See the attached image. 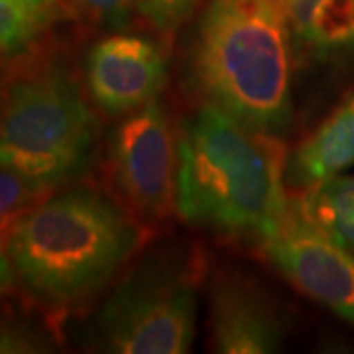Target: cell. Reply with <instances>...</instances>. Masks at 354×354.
Instances as JSON below:
<instances>
[{"instance_id":"obj_1","label":"cell","mask_w":354,"mask_h":354,"mask_svg":"<svg viewBox=\"0 0 354 354\" xmlns=\"http://www.w3.org/2000/svg\"><path fill=\"white\" fill-rule=\"evenodd\" d=\"M286 148L211 102L179 128L177 215L232 241L272 239L290 218Z\"/></svg>"},{"instance_id":"obj_2","label":"cell","mask_w":354,"mask_h":354,"mask_svg":"<svg viewBox=\"0 0 354 354\" xmlns=\"http://www.w3.org/2000/svg\"><path fill=\"white\" fill-rule=\"evenodd\" d=\"M146 228L88 187L50 193L2 236L14 279L39 305L67 309L104 288L144 244Z\"/></svg>"},{"instance_id":"obj_3","label":"cell","mask_w":354,"mask_h":354,"mask_svg":"<svg viewBox=\"0 0 354 354\" xmlns=\"http://www.w3.org/2000/svg\"><path fill=\"white\" fill-rule=\"evenodd\" d=\"M293 46L281 0H209L187 53L191 85L205 102L279 136L293 116Z\"/></svg>"},{"instance_id":"obj_4","label":"cell","mask_w":354,"mask_h":354,"mask_svg":"<svg viewBox=\"0 0 354 354\" xmlns=\"http://www.w3.org/2000/svg\"><path fill=\"white\" fill-rule=\"evenodd\" d=\"M99 120L59 64L18 69L0 95V167L53 191L85 176Z\"/></svg>"},{"instance_id":"obj_5","label":"cell","mask_w":354,"mask_h":354,"mask_svg":"<svg viewBox=\"0 0 354 354\" xmlns=\"http://www.w3.org/2000/svg\"><path fill=\"white\" fill-rule=\"evenodd\" d=\"M203 266L195 254L164 250L132 266L97 313V335L114 354H183L197 333Z\"/></svg>"},{"instance_id":"obj_6","label":"cell","mask_w":354,"mask_h":354,"mask_svg":"<svg viewBox=\"0 0 354 354\" xmlns=\"http://www.w3.org/2000/svg\"><path fill=\"white\" fill-rule=\"evenodd\" d=\"M109 165L120 201L142 225L177 213L179 134L158 99L122 116L111 138Z\"/></svg>"},{"instance_id":"obj_7","label":"cell","mask_w":354,"mask_h":354,"mask_svg":"<svg viewBox=\"0 0 354 354\" xmlns=\"http://www.w3.org/2000/svg\"><path fill=\"white\" fill-rule=\"evenodd\" d=\"M169 77L164 48L152 38L118 32L95 41L85 57L91 102L109 118H122L158 99Z\"/></svg>"},{"instance_id":"obj_8","label":"cell","mask_w":354,"mask_h":354,"mask_svg":"<svg viewBox=\"0 0 354 354\" xmlns=\"http://www.w3.org/2000/svg\"><path fill=\"white\" fill-rule=\"evenodd\" d=\"M260 252L293 288L354 325V254L291 213Z\"/></svg>"},{"instance_id":"obj_9","label":"cell","mask_w":354,"mask_h":354,"mask_svg":"<svg viewBox=\"0 0 354 354\" xmlns=\"http://www.w3.org/2000/svg\"><path fill=\"white\" fill-rule=\"evenodd\" d=\"M288 313L256 279L221 272L209 290L213 351L225 354L278 353L288 333Z\"/></svg>"},{"instance_id":"obj_10","label":"cell","mask_w":354,"mask_h":354,"mask_svg":"<svg viewBox=\"0 0 354 354\" xmlns=\"http://www.w3.org/2000/svg\"><path fill=\"white\" fill-rule=\"evenodd\" d=\"M351 165H354V95L341 102L291 153L286 176L297 189H307L341 176Z\"/></svg>"},{"instance_id":"obj_11","label":"cell","mask_w":354,"mask_h":354,"mask_svg":"<svg viewBox=\"0 0 354 354\" xmlns=\"http://www.w3.org/2000/svg\"><path fill=\"white\" fill-rule=\"evenodd\" d=\"M295 46L315 55L354 48V0H281Z\"/></svg>"},{"instance_id":"obj_12","label":"cell","mask_w":354,"mask_h":354,"mask_svg":"<svg viewBox=\"0 0 354 354\" xmlns=\"http://www.w3.org/2000/svg\"><path fill=\"white\" fill-rule=\"evenodd\" d=\"M290 213L354 254V176H335L301 189Z\"/></svg>"},{"instance_id":"obj_13","label":"cell","mask_w":354,"mask_h":354,"mask_svg":"<svg viewBox=\"0 0 354 354\" xmlns=\"http://www.w3.org/2000/svg\"><path fill=\"white\" fill-rule=\"evenodd\" d=\"M53 8L26 0H0V59L28 50L50 22Z\"/></svg>"},{"instance_id":"obj_14","label":"cell","mask_w":354,"mask_h":354,"mask_svg":"<svg viewBox=\"0 0 354 354\" xmlns=\"http://www.w3.org/2000/svg\"><path fill=\"white\" fill-rule=\"evenodd\" d=\"M53 191L44 189L41 185L14 174L6 167H0V236L12 225L18 216L32 205L41 201Z\"/></svg>"},{"instance_id":"obj_15","label":"cell","mask_w":354,"mask_h":354,"mask_svg":"<svg viewBox=\"0 0 354 354\" xmlns=\"http://www.w3.org/2000/svg\"><path fill=\"white\" fill-rule=\"evenodd\" d=\"M199 4L201 0H134L136 12L162 36H176Z\"/></svg>"},{"instance_id":"obj_16","label":"cell","mask_w":354,"mask_h":354,"mask_svg":"<svg viewBox=\"0 0 354 354\" xmlns=\"http://www.w3.org/2000/svg\"><path fill=\"white\" fill-rule=\"evenodd\" d=\"M69 2L95 24L109 26L114 30L127 28L134 8V0H69Z\"/></svg>"},{"instance_id":"obj_17","label":"cell","mask_w":354,"mask_h":354,"mask_svg":"<svg viewBox=\"0 0 354 354\" xmlns=\"http://www.w3.org/2000/svg\"><path fill=\"white\" fill-rule=\"evenodd\" d=\"M48 342L24 325H0V353H38Z\"/></svg>"},{"instance_id":"obj_18","label":"cell","mask_w":354,"mask_h":354,"mask_svg":"<svg viewBox=\"0 0 354 354\" xmlns=\"http://www.w3.org/2000/svg\"><path fill=\"white\" fill-rule=\"evenodd\" d=\"M14 281H16V279H14L12 264H10L8 256H6L2 244H0V297L10 290V286H12Z\"/></svg>"},{"instance_id":"obj_19","label":"cell","mask_w":354,"mask_h":354,"mask_svg":"<svg viewBox=\"0 0 354 354\" xmlns=\"http://www.w3.org/2000/svg\"><path fill=\"white\" fill-rule=\"evenodd\" d=\"M30 4H36V6H41V8H53L59 0H26Z\"/></svg>"}]
</instances>
